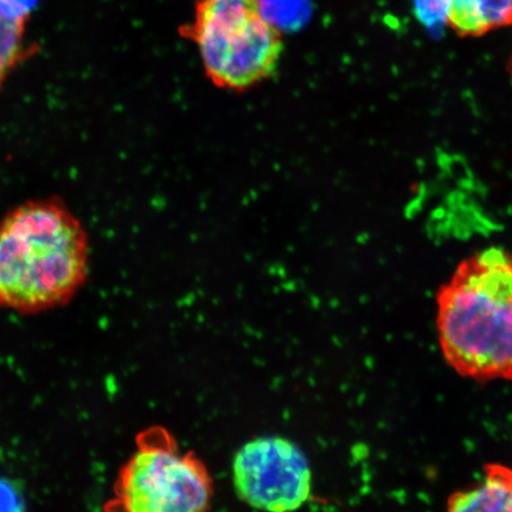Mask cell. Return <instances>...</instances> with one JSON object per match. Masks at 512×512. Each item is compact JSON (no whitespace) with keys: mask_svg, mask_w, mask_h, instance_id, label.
<instances>
[{"mask_svg":"<svg viewBox=\"0 0 512 512\" xmlns=\"http://www.w3.org/2000/svg\"><path fill=\"white\" fill-rule=\"evenodd\" d=\"M88 261L86 229L60 198L19 204L0 220V307L30 315L66 305Z\"/></svg>","mask_w":512,"mask_h":512,"instance_id":"obj_1","label":"cell"},{"mask_svg":"<svg viewBox=\"0 0 512 512\" xmlns=\"http://www.w3.org/2000/svg\"><path fill=\"white\" fill-rule=\"evenodd\" d=\"M446 25L460 37H480L512 25V0H450Z\"/></svg>","mask_w":512,"mask_h":512,"instance_id":"obj_6","label":"cell"},{"mask_svg":"<svg viewBox=\"0 0 512 512\" xmlns=\"http://www.w3.org/2000/svg\"><path fill=\"white\" fill-rule=\"evenodd\" d=\"M16 499L8 485L0 484V505L4 504L5 509H11L9 503H15ZM3 509V507H2Z\"/></svg>","mask_w":512,"mask_h":512,"instance_id":"obj_10","label":"cell"},{"mask_svg":"<svg viewBox=\"0 0 512 512\" xmlns=\"http://www.w3.org/2000/svg\"><path fill=\"white\" fill-rule=\"evenodd\" d=\"M189 32L210 79L228 88L267 78L283 51L280 29L262 0H198Z\"/></svg>","mask_w":512,"mask_h":512,"instance_id":"obj_3","label":"cell"},{"mask_svg":"<svg viewBox=\"0 0 512 512\" xmlns=\"http://www.w3.org/2000/svg\"><path fill=\"white\" fill-rule=\"evenodd\" d=\"M114 503L132 512H197L208 509L211 482L203 465L168 437L151 431L121 469Z\"/></svg>","mask_w":512,"mask_h":512,"instance_id":"obj_4","label":"cell"},{"mask_svg":"<svg viewBox=\"0 0 512 512\" xmlns=\"http://www.w3.org/2000/svg\"><path fill=\"white\" fill-rule=\"evenodd\" d=\"M437 330L459 375L512 381V251L491 247L458 266L437 294Z\"/></svg>","mask_w":512,"mask_h":512,"instance_id":"obj_2","label":"cell"},{"mask_svg":"<svg viewBox=\"0 0 512 512\" xmlns=\"http://www.w3.org/2000/svg\"><path fill=\"white\" fill-rule=\"evenodd\" d=\"M482 483L454 492L447 499L448 511L512 512V470L501 464L484 467Z\"/></svg>","mask_w":512,"mask_h":512,"instance_id":"obj_7","label":"cell"},{"mask_svg":"<svg viewBox=\"0 0 512 512\" xmlns=\"http://www.w3.org/2000/svg\"><path fill=\"white\" fill-rule=\"evenodd\" d=\"M29 19V9L0 0V92L9 76L30 55Z\"/></svg>","mask_w":512,"mask_h":512,"instance_id":"obj_8","label":"cell"},{"mask_svg":"<svg viewBox=\"0 0 512 512\" xmlns=\"http://www.w3.org/2000/svg\"><path fill=\"white\" fill-rule=\"evenodd\" d=\"M233 483L242 502L254 509L285 512L310 501L312 469L292 440L265 435L247 441L233 460Z\"/></svg>","mask_w":512,"mask_h":512,"instance_id":"obj_5","label":"cell"},{"mask_svg":"<svg viewBox=\"0 0 512 512\" xmlns=\"http://www.w3.org/2000/svg\"><path fill=\"white\" fill-rule=\"evenodd\" d=\"M450 0H414L416 18L425 28L438 34L446 25V15Z\"/></svg>","mask_w":512,"mask_h":512,"instance_id":"obj_9","label":"cell"}]
</instances>
